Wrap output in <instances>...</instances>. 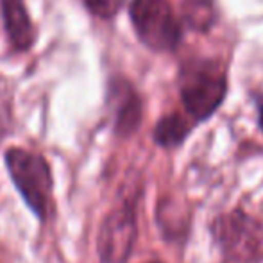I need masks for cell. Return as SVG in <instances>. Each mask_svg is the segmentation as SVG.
Returning <instances> with one entry per match:
<instances>
[{
    "instance_id": "6da1fadb",
    "label": "cell",
    "mask_w": 263,
    "mask_h": 263,
    "mask_svg": "<svg viewBox=\"0 0 263 263\" xmlns=\"http://www.w3.org/2000/svg\"><path fill=\"white\" fill-rule=\"evenodd\" d=\"M177 86L184 111L192 122L213 117L228 95V76L215 59H190L179 70Z\"/></svg>"
},
{
    "instance_id": "7a4b0ae2",
    "label": "cell",
    "mask_w": 263,
    "mask_h": 263,
    "mask_svg": "<svg viewBox=\"0 0 263 263\" xmlns=\"http://www.w3.org/2000/svg\"><path fill=\"white\" fill-rule=\"evenodd\" d=\"M4 163L27 208L38 220H49L54 204V179L45 156L24 147H11L4 153Z\"/></svg>"
},
{
    "instance_id": "3957f363",
    "label": "cell",
    "mask_w": 263,
    "mask_h": 263,
    "mask_svg": "<svg viewBox=\"0 0 263 263\" xmlns=\"http://www.w3.org/2000/svg\"><path fill=\"white\" fill-rule=\"evenodd\" d=\"M129 16L138 40L151 50L174 52L179 47L183 29L168 0H133Z\"/></svg>"
},
{
    "instance_id": "277c9868",
    "label": "cell",
    "mask_w": 263,
    "mask_h": 263,
    "mask_svg": "<svg viewBox=\"0 0 263 263\" xmlns=\"http://www.w3.org/2000/svg\"><path fill=\"white\" fill-rule=\"evenodd\" d=\"M213 238L222 253L231 260L246 263L263 256V226L242 211H231L217 217L213 224Z\"/></svg>"
},
{
    "instance_id": "5b68a950",
    "label": "cell",
    "mask_w": 263,
    "mask_h": 263,
    "mask_svg": "<svg viewBox=\"0 0 263 263\" xmlns=\"http://www.w3.org/2000/svg\"><path fill=\"white\" fill-rule=\"evenodd\" d=\"M138 235L135 201L115 206L104 217L97 233V254L101 263H125Z\"/></svg>"
},
{
    "instance_id": "8992f818",
    "label": "cell",
    "mask_w": 263,
    "mask_h": 263,
    "mask_svg": "<svg viewBox=\"0 0 263 263\" xmlns=\"http://www.w3.org/2000/svg\"><path fill=\"white\" fill-rule=\"evenodd\" d=\"M107 104L113 111V131L127 138L138 131L143 117V104L138 91L124 77H115L107 86Z\"/></svg>"
},
{
    "instance_id": "52a82bcc",
    "label": "cell",
    "mask_w": 263,
    "mask_h": 263,
    "mask_svg": "<svg viewBox=\"0 0 263 263\" xmlns=\"http://www.w3.org/2000/svg\"><path fill=\"white\" fill-rule=\"evenodd\" d=\"M0 11L13 52H27L36 43V27L24 0H0Z\"/></svg>"
},
{
    "instance_id": "ba28073f",
    "label": "cell",
    "mask_w": 263,
    "mask_h": 263,
    "mask_svg": "<svg viewBox=\"0 0 263 263\" xmlns=\"http://www.w3.org/2000/svg\"><path fill=\"white\" fill-rule=\"evenodd\" d=\"M194 124L195 122H192L190 118L183 117V115L168 113L158 120L153 138L163 149H176V147L183 145L184 140L190 136Z\"/></svg>"
},
{
    "instance_id": "9c48e42d",
    "label": "cell",
    "mask_w": 263,
    "mask_h": 263,
    "mask_svg": "<svg viewBox=\"0 0 263 263\" xmlns=\"http://www.w3.org/2000/svg\"><path fill=\"white\" fill-rule=\"evenodd\" d=\"M183 16L195 31H210L217 20L215 0H183Z\"/></svg>"
},
{
    "instance_id": "30bf717a",
    "label": "cell",
    "mask_w": 263,
    "mask_h": 263,
    "mask_svg": "<svg viewBox=\"0 0 263 263\" xmlns=\"http://www.w3.org/2000/svg\"><path fill=\"white\" fill-rule=\"evenodd\" d=\"M83 2L91 14L102 18V20H109V18L117 16L118 11L124 7L125 0H83Z\"/></svg>"
},
{
    "instance_id": "8fae6325",
    "label": "cell",
    "mask_w": 263,
    "mask_h": 263,
    "mask_svg": "<svg viewBox=\"0 0 263 263\" xmlns=\"http://www.w3.org/2000/svg\"><path fill=\"white\" fill-rule=\"evenodd\" d=\"M258 124H260V129L263 131V104L260 107V118H258Z\"/></svg>"
},
{
    "instance_id": "7c38bea8",
    "label": "cell",
    "mask_w": 263,
    "mask_h": 263,
    "mask_svg": "<svg viewBox=\"0 0 263 263\" xmlns=\"http://www.w3.org/2000/svg\"><path fill=\"white\" fill-rule=\"evenodd\" d=\"M147 263H159V261H147Z\"/></svg>"
}]
</instances>
